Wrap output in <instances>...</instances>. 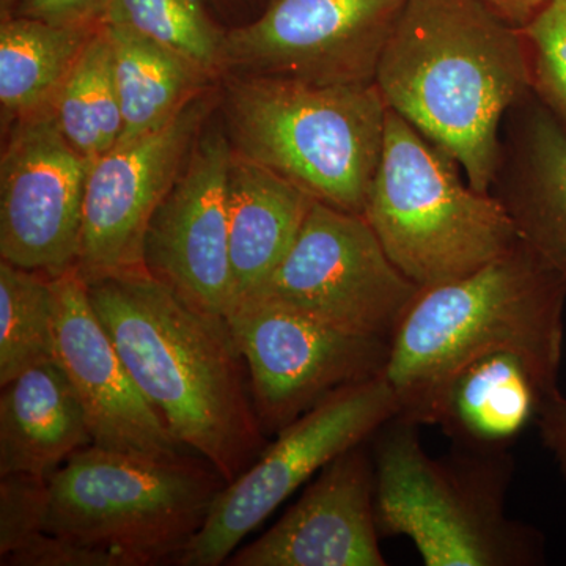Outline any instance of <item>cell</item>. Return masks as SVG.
Returning a JSON list of instances; mask_svg holds the SVG:
<instances>
[{
	"label": "cell",
	"mask_w": 566,
	"mask_h": 566,
	"mask_svg": "<svg viewBox=\"0 0 566 566\" xmlns=\"http://www.w3.org/2000/svg\"><path fill=\"white\" fill-rule=\"evenodd\" d=\"M85 283L123 363L175 439L227 483L243 474L268 444L229 319L192 307L147 271Z\"/></svg>",
	"instance_id": "1"
},
{
	"label": "cell",
	"mask_w": 566,
	"mask_h": 566,
	"mask_svg": "<svg viewBox=\"0 0 566 566\" xmlns=\"http://www.w3.org/2000/svg\"><path fill=\"white\" fill-rule=\"evenodd\" d=\"M375 84L472 188L490 192L506 112L532 91L526 39L483 0H406Z\"/></svg>",
	"instance_id": "2"
},
{
	"label": "cell",
	"mask_w": 566,
	"mask_h": 566,
	"mask_svg": "<svg viewBox=\"0 0 566 566\" xmlns=\"http://www.w3.org/2000/svg\"><path fill=\"white\" fill-rule=\"evenodd\" d=\"M565 308L566 279L521 240L475 273L420 290L386 365L398 419L419 424L446 382L488 354H520L558 386Z\"/></svg>",
	"instance_id": "3"
},
{
	"label": "cell",
	"mask_w": 566,
	"mask_h": 566,
	"mask_svg": "<svg viewBox=\"0 0 566 566\" xmlns=\"http://www.w3.org/2000/svg\"><path fill=\"white\" fill-rule=\"evenodd\" d=\"M419 427L397 417L371 438L379 534L411 539L427 566L543 564L538 532L506 516V450L434 458Z\"/></svg>",
	"instance_id": "4"
},
{
	"label": "cell",
	"mask_w": 566,
	"mask_h": 566,
	"mask_svg": "<svg viewBox=\"0 0 566 566\" xmlns=\"http://www.w3.org/2000/svg\"><path fill=\"white\" fill-rule=\"evenodd\" d=\"M233 151L316 202L364 214L385 144L387 104L371 84L238 74L223 99Z\"/></svg>",
	"instance_id": "5"
},
{
	"label": "cell",
	"mask_w": 566,
	"mask_h": 566,
	"mask_svg": "<svg viewBox=\"0 0 566 566\" xmlns=\"http://www.w3.org/2000/svg\"><path fill=\"white\" fill-rule=\"evenodd\" d=\"M227 485L207 461L88 446L48 476L44 531L111 566L175 562Z\"/></svg>",
	"instance_id": "6"
},
{
	"label": "cell",
	"mask_w": 566,
	"mask_h": 566,
	"mask_svg": "<svg viewBox=\"0 0 566 566\" xmlns=\"http://www.w3.org/2000/svg\"><path fill=\"white\" fill-rule=\"evenodd\" d=\"M461 166L387 107L385 144L364 218L395 266L420 290L475 273L520 241L491 192L461 177Z\"/></svg>",
	"instance_id": "7"
},
{
	"label": "cell",
	"mask_w": 566,
	"mask_h": 566,
	"mask_svg": "<svg viewBox=\"0 0 566 566\" xmlns=\"http://www.w3.org/2000/svg\"><path fill=\"white\" fill-rule=\"evenodd\" d=\"M397 397L385 374L346 386L275 434L248 469L223 486L202 528L175 565L226 564L245 536L273 515L335 458L397 419Z\"/></svg>",
	"instance_id": "8"
},
{
	"label": "cell",
	"mask_w": 566,
	"mask_h": 566,
	"mask_svg": "<svg viewBox=\"0 0 566 566\" xmlns=\"http://www.w3.org/2000/svg\"><path fill=\"white\" fill-rule=\"evenodd\" d=\"M419 293L363 214L315 200L285 259L252 297L346 333L392 342Z\"/></svg>",
	"instance_id": "9"
},
{
	"label": "cell",
	"mask_w": 566,
	"mask_h": 566,
	"mask_svg": "<svg viewBox=\"0 0 566 566\" xmlns=\"http://www.w3.org/2000/svg\"><path fill=\"white\" fill-rule=\"evenodd\" d=\"M227 319L266 436L337 390L385 374L389 360V340L346 333L264 297L243 301Z\"/></svg>",
	"instance_id": "10"
},
{
	"label": "cell",
	"mask_w": 566,
	"mask_h": 566,
	"mask_svg": "<svg viewBox=\"0 0 566 566\" xmlns=\"http://www.w3.org/2000/svg\"><path fill=\"white\" fill-rule=\"evenodd\" d=\"M406 0H270L226 33V70L316 84H371Z\"/></svg>",
	"instance_id": "11"
},
{
	"label": "cell",
	"mask_w": 566,
	"mask_h": 566,
	"mask_svg": "<svg viewBox=\"0 0 566 566\" xmlns=\"http://www.w3.org/2000/svg\"><path fill=\"white\" fill-rule=\"evenodd\" d=\"M207 92L161 128L120 142L91 163L76 264L85 282L145 271L148 226L203 132L212 109Z\"/></svg>",
	"instance_id": "12"
},
{
	"label": "cell",
	"mask_w": 566,
	"mask_h": 566,
	"mask_svg": "<svg viewBox=\"0 0 566 566\" xmlns=\"http://www.w3.org/2000/svg\"><path fill=\"white\" fill-rule=\"evenodd\" d=\"M91 163L50 109L9 128L0 161V256L55 279L76 266Z\"/></svg>",
	"instance_id": "13"
},
{
	"label": "cell",
	"mask_w": 566,
	"mask_h": 566,
	"mask_svg": "<svg viewBox=\"0 0 566 566\" xmlns=\"http://www.w3.org/2000/svg\"><path fill=\"white\" fill-rule=\"evenodd\" d=\"M232 142L222 129L200 133L172 189L153 214L145 271L186 303L229 318L237 297L229 251Z\"/></svg>",
	"instance_id": "14"
},
{
	"label": "cell",
	"mask_w": 566,
	"mask_h": 566,
	"mask_svg": "<svg viewBox=\"0 0 566 566\" xmlns=\"http://www.w3.org/2000/svg\"><path fill=\"white\" fill-rule=\"evenodd\" d=\"M52 286L55 359L84 405L93 446L151 458L186 455L123 363L77 268L52 279Z\"/></svg>",
	"instance_id": "15"
},
{
	"label": "cell",
	"mask_w": 566,
	"mask_h": 566,
	"mask_svg": "<svg viewBox=\"0 0 566 566\" xmlns=\"http://www.w3.org/2000/svg\"><path fill=\"white\" fill-rule=\"evenodd\" d=\"M370 441L326 465L311 486L230 566H386L379 546Z\"/></svg>",
	"instance_id": "16"
},
{
	"label": "cell",
	"mask_w": 566,
	"mask_h": 566,
	"mask_svg": "<svg viewBox=\"0 0 566 566\" xmlns=\"http://www.w3.org/2000/svg\"><path fill=\"white\" fill-rule=\"evenodd\" d=\"M490 192L520 240L566 279V125L534 91L506 112Z\"/></svg>",
	"instance_id": "17"
},
{
	"label": "cell",
	"mask_w": 566,
	"mask_h": 566,
	"mask_svg": "<svg viewBox=\"0 0 566 566\" xmlns=\"http://www.w3.org/2000/svg\"><path fill=\"white\" fill-rule=\"evenodd\" d=\"M557 385L520 354L480 357L453 375L424 408L419 424L441 428L457 447L499 452L536 423Z\"/></svg>",
	"instance_id": "18"
},
{
	"label": "cell",
	"mask_w": 566,
	"mask_h": 566,
	"mask_svg": "<svg viewBox=\"0 0 566 566\" xmlns=\"http://www.w3.org/2000/svg\"><path fill=\"white\" fill-rule=\"evenodd\" d=\"M0 395V475L50 476L93 444L80 395L57 360L29 368Z\"/></svg>",
	"instance_id": "19"
},
{
	"label": "cell",
	"mask_w": 566,
	"mask_h": 566,
	"mask_svg": "<svg viewBox=\"0 0 566 566\" xmlns=\"http://www.w3.org/2000/svg\"><path fill=\"white\" fill-rule=\"evenodd\" d=\"M314 202L281 175L233 151L227 208L237 305L255 296L277 270Z\"/></svg>",
	"instance_id": "20"
},
{
	"label": "cell",
	"mask_w": 566,
	"mask_h": 566,
	"mask_svg": "<svg viewBox=\"0 0 566 566\" xmlns=\"http://www.w3.org/2000/svg\"><path fill=\"white\" fill-rule=\"evenodd\" d=\"M102 25L111 41L122 104L123 133L118 144L161 128L207 92L212 76L196 63L133 29Z\"/></svg>",
	"instance_id": "21"
},
{
	"label": "cell",
	"mask_w": 566,
	"mask_h": 566,
	"mask_svg": "<svg viewBox=\"0 0 566 566\" xmlns=\"http://www.w3.org/2000/svg\"><path fill=\"white\" fill-rule=\"evenodd\" d=\"M95 29L65 28L17 14L2 21L0 114L3 132L51 106Z\"/></svg>",
	"instance_id": "22"
},
{
	"label": "cell",
	"mask_w": 566,
	"mask_h": 566,
	"mask_svg": "<svg viewBox=\"0 0 566 566\" xmlns=\"http://www.w3.org/2000/svg\"><path fill=\"white\" fill-rule=\"evenodd\" d=\"M48 109L71 147L88 161L106 155L120 140V96L111 41L102 24L92 32Z\"/></svg>",
	"instance_id": "23"
},
{
	"label": "cell",
	"mask_w": 566,
	"mask_h": 566,
	"mask_svg": "<svg viewBox=\"0 0 566 566\" xmlns=\"http://www.w3.org/2000/svg\"><path fill=\"white\" fill-rule=\"evenodd\" d=\"M52 277L0 260V386L55 359Z\"/></svg>",
	"instance_id": "24"
},
{
	"label": "cell",
	"mask_w": 566,
	"mask_h": 566,
	"mask_svg": "<svg viewBox=\"0 0 566 566\" xmlns=\"http://www.w3.org/2000/svg\"><path fill=\"white\" fill-rule=\"evenodd\" d=\"M103 24L133 29L212 77L226 70V33L208 17L202 0H111Z\"/></svg>",
	"instance_id": "25"
},
{
	"label": "cell",
	"mask_w": 566,
	"mask_h": 566,
	"mask_svg": "<svg viewBox=\"0 0 566 566\" xmlns=\"http://www.w3.org/2000/svg\"><path fill=\"white\" fill-rule=\"evenodd\" d=\"M521 31L527 44L532 91L566 125V0H551Z\"/></svg>",
	"instance_id": "26"
},
{
	"label": "cell",
	"mask_w": 566,
	"mask_h": 566,
	"mask_svg": "<svg viewBox=\"0 0 566 566\" xmlns=\"http://www.w3.org/2000/svg\"><path fill=\"white\" fill-rule=\"evenodd\" d=\"M0 476V565L11 566L46 535L48 476Z\"/></svg>",
	"instance_id": "27"
},
{
	"label": "cell",
	"mask_w": 566,
	"mask_h": 566,
	"mask_svg": "<svg viewBox=\"0 0 566 566\" xmlns=\"http://www.w3.org/2000/svg\"><path fill=\"white\" fill-rule=\"evenodd\" d=\"M109 3L111 0H20L14 14L65 28L95 29L103 24Z\"/></svg>",
	"instance_id": "28"
},
{
	"label": "cell",
	"mask_w": 566,
	"mask_h": 566,
	"mask_svg": "<svg viewBox=\"0 0 566 566\" xmlns=\"http://www.w3.org/2000/svg\"><path fill=\"white\" fill-rule=\"evenodd\" d=\"M539 438L566 479V397L551 395L536 419Z\"/></svg>",
	"instance_id": "29"
},
{
	"label": "cell",
	"mask_w": 566,
	"mask_h": 566,
	"mask_svg": "<svg viewBox=\"0 0 566 566\" xmlns=\"http://www.w3.org/2000/svg\"><path fill=\"white\" fill-rule=\"evenodd\" d=\"M495 14L516 29H524L551 0H483Z\"/></svg>",
	"instance_id": "30"
},
{
	"label": "cell",
	"mask_w": 566,
	"mask_h": 566,
	"mask_svg": "<svg viewBox=\"0 0 566 566\" xmlns=\"http://www.w3.org/2000/svg\"><path fill=\"white\" fill-rule=\"evenodd\" d=\"M20 0H0V13H2V21L9 20L13 17Z\"/></svg>",
	"instance_id": "31"
}]
</instances>
